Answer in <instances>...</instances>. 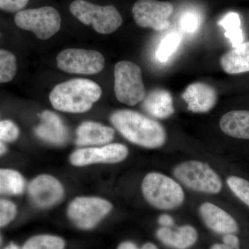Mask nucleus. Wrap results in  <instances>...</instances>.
<instances>
[{
	"instance_id": "nucleus-1",
	"label": "nucleus",
	"mask_w": 249,
	"mask_h": 249,
	"mask_svg": "<svg viewBox=\"0 0 249 249\" xmlns=\"http://www.w3.org/2000/svg\"><path fill=\"white\" fill-rule=\"evenodd\" d=\"M110 121L124 138L139 146L159 148L166 142V132L163 125L137 111H116L111 114Z\"/></svg>"
},
{
	"instance_id": "nucleus-2",
	"label": "nucleus",
	"mask_w": 249,
	"mask_h": 249,
	"mask_svg": "<svg viewBox=\"0 0 249 249\" xmlns=\"http://www.w3.org/2000/svg\"><path fill=\"white\" fill-rule=\"evenodd\" d=\"M102 95L101 87L89 79L76 78L57 85L49 94L54 109L69 113L89 111Z\"/></svg>"
},
{
	"instance_id": "nucleus-3",
	"label": "nucleus",
	"mask_w": 249,
	"mask_h": 249,
	"mask_svg": "<svg viewBox=\"0 0 249 249\" xmlns=\"http://www.w3.org/2000/svg\"><path fill=\"white\" fill-rule=\"evenodd\" d=\"M142 190L145 200L157 209H177L184 201V191L181 186L163 174H147L142 180Z\"/></svg>"
},
{
	"instance_id": "nucleus-4",
	"label": "nucleus",
	"mask_w": 249,
	"mask_h": 249,
	"mask_svg": "<svg viewBox=\"0 0 249 249\" xmlns=\"http://www.w3.org/2000/svg\"><path fill=\"white\" fill-rule=\"evenodd\" d=\"M70 11L80 22L92 26L98 34H112L123 24L122 16L112 5L100 6L87 0H74Z\"/></svg>"
},
{
	"instance_id": "nucleus-5",
	"label": "nucleus",
	"mask_w": 249,
	"mask_h": 249,
	"mask_svg": "<svg viewBox=\"0 0 249 249\" xmlns=\"http://www.w3.org/2000/svg\"><path fill=\"white\" fill-rule=\"evenodd\" d=\"M174 176L187 188L199 193L215 195L222 189V181L208 163L187 160L175 167Z\"/></svg>"
},
{
	"instance_id": "nucleus-6",
	"label": "nucleus",
	"mask_w": 249,
	"mask_h": 249,
	"mask_svg": "<svg viewBox=\"0 0 249 249\" xmlns=\"http://www.w3.org/2000/svg\"><path fill=\"white\" fill-rule=\"evenodd\" d=\"M114 92L121 103L134 106L145 97L140 67L134 62L123 60L114 67Z\"/></svg>"
},
{
	"instance_id": "nucleus-7",
	"label": "nucleus",
	"mask_w": 249,
	"mask_h": 249,
	"mask_svg": "<svg viewBox=\"0 0 249 249\" xmlns=\"http://www.w3.org/2000/svg\"><path fill=\"white\" fill-rule=\"evenodd\" d=\"M14 21L18 27L32 31L37 38L46 40L60 31L62 19L58 10L45 6L18 11Z\"/></svg>"
},
{
	"instance_id": "nucleus-8",
	"label": "nucleus",
	"mask_w": 249,
	"mask_h": 249,
	"mask_svg": "<svg viewBox=\"0 0 249 249\" xmlns=\"http://www.w3.org/2000/svg\"><path fill=\"white\" fill-rule=\"evenodd\" d=\"M112 210V204L98 197L76 198L69 206L67 214L72 222L84 230L96 227Z\"/></svg>"
},
{
	"instance_id": "nucleus-9",
	"label": "nucleus",
	"mask_w": 249,
	"mask_h": 249,
	"mask_svg": "<svg viewBox=\"0 0 249 249\" xmlns=\"http://www.w3.org/2000/svg\"><path fill=\"white\" fill-rule=\"evenodd\" d=\"M56 60L60 70L75 74H96L102 71L105 65L102 54L89 49H65L58 54Z\"/></svg>"
},
{
	"instance_id": "nucleus-10",
	"label": "nucleus",
	"mask_w": 249,
	"mask_h": 249,
	"mask_svg": "<svg viewBox=\"0 0 249 249\" xmlns=\"http://www.w3.org/2000/svg\"><path fill=\"white\" fill-rule=\"evenodd\" d=\"M134 22L142 28L163 31L170 26L173 4L159 0H137L132 7Z\"/></svg>"
},
{
	"instance_id": "nucleus-11",
	"label": "nucleus",
	"mask_w": 249,
	"mask_h": 249,
	"mask_svg": "<svg viewBox=\"0 0 249 249\" xmlns=\"http://www.w3.org/2000/svg\"><path fill=\"white\" fill-rule=\"evenodd\" d=\"M128 149L121 143L108 144L100 147L80 149L71 154L70 161L76 166L94 163H117L125 160Z\"/></svg>"
},
{
	"instance_id": "nucleus-12",
	"label": "nucleus",
	"mask_w": 249,
	"mask_h": 249,
	"mask_svg": "<svg viewBox=\"0 0 249 249\" xmlns=\"http://www.w3.org/2000/svg\"><path fill=\"white\" fill-rule=\"evenodd\" d=\"M29 193L36 206L47 209L60 202L63 197L64 188L53 177L42 175L31 181Z\"/></svg>"
},
{
	"instance_id": "nucleus-13",
	"label": "nucleus",
	"mask_w": 249,
	"mask_h": 249,
	"mask_svg": "<svg viewBox=\"0 0 249 249\" xmlns=\"http://www.w3.org/2000/svg\"><path fill=\"white\" fill-rule=\"evenodd\" d=\"M199 211L205 225L213 231L224 235L238 231L239 225L235 218L217 205L203 203Z\"/></svg>"
},
{
	"instance_id": "nucleus-14",
	"label": "nucleus",
	"mask_w": 249,
	"mask_h": 249,
	"mask_svg": "<svg viewBox=\"0 0 249 249\" xmlns=\"http://www.w3.org/2000/svg\"><path fill=\"white\" fill-rule=\"evenodd\" d=\"M183 101L188 110L194 113H206L215 106L217 91L211 85L203 83L190 85L182 93Z\"/></svg>"
},
{
	"instance_id": "nucleus-15",
	"label": "nucleus",
	"mask_w": 249,
	"mask_h": 249,
	"mask_svg": "<svg viewBox=\"0 0 249 249\" xmlns=\"http://www.w3.org/2000/svg\"><path fill=\"white\" fill-rule=\"evenodd\" d=\"M114 129L99 123L86 121L76 130V145L80 146L101 145L109 143L114 137Z\"/></svg>"
},
{
	"instance_id": "nucleus-16",
	"label": "nucleus",
	"mask_w": 249,
	"mask_h": 249,
	"mask_svg": "<svg viewBox=\"0 0 249 249\" xmlns=\"http://www.w3.org/2000/svg\"><path fill=\"white\" fill-rule=\"evenodd\" d=\"M42 124L36 129V134L42 140L53 144L66 142L68 132L62 119L55 113L45 111L41 114Z\"/></svg>"
},
{
	"instance_id": "nucleus-17",
	"label": "nucleus",
	"mask_w": 249,
	"mask_h": 249,
	"mask_svg": "<svg viewBox=\"0 0 249 249\" xmlns=\"http://www.w3.org/2000/svg\"><path fill=\"white\" fill-rule=\"evenodd\" d=\"M156 235L165 245L177 249L190 248L198 239L196 229L190 225L181 226L175 231L170 228L161 227L157 230Z\"/></svg>"
},
{
	"instance_id": "nucleus-18",
	"label": "nucleus",
	"mask_w": 249,
	"mask_h": 249,
	"mask_svg": "<svg viewBox=\"0 0 249 249\" xmlns=\"http://www.w3.org/2000/svg\"><path fill=\"white\" fill-rule=\"evenodd\" d=\"M142 107L147 114L160 119H167L175 112L172 95L165 89L150 91L142 100Z\"/></svg>"
},
{
	"instance_id": "nucleus-19",
	"label": "nucleus",
	"mask_w": 249,
	"mask_h": 249,
	"mask_svg": "<svg viewBox=\"0 0 249 249\" xmlns=\"http://www.w3.org/2000/svg\"><path fill=\"white\" fill-rule=\"evenodd\" d=\"M219 127L229 137L249 140V111L232 110L226 113L221 118Z\"/></svg>"
},
{
	"instance_id": "nucleus-20",
	"label": "nucleus",
	"mask_w": 249,
	"mask_h": 249,
	"mask_svg": "<svg viewBox=\"0 0 249 249\" xmlns=\"http://www.w3.org/2000/svg\"><path fill=\"white\" fill-rule=\"evenodd\" d=\"M220 65L229 74L249 71V41L242 42L224 53L220 59Z\"/></svg>"
},
{
	"instance_id": "nucleus-21",
	"label": "nucleus",
	"mask_w": 249,
	"mask_h": 249,
	"mask_svg": "<svg viewBox=\"0 0 249 249\" xmlns=\"http://www.w3.org/2000/svg\"><path fill=\"white\" fill-rule=\"evenodd\" d=\"M24 188L22 175L12 170L0 169V195H19Z\"/></svg>"
},
{
	"instance_id": "nucleus-22",
	"label": "nucleus",
	"mask_w": 249,
	"mask_h": 249,
	"mask_svg": "<svg viewBox=\"0 0 249 249\" xmlns=\"http://www.w3.org/2000/svg\"><path fill=\"white\" fill-rule=\"evenodd\" d=\"M226 30L225 36L232 43V47H235L242 43L244 37L241 29L240 16L236 13H229L219 22Z\"/></svg>"
},
{
	"instance_id": "nucleus-23",
	"label": "nucleus",
	"mask_w": 249,
	"mask_h": 249,
	"mask_svg": "<svg viewBox=\"0 0 249 249\" xmlns=\"http://www.w3.org/2000/svg\"><path fill=\"white\" fill-rule=\"evenodd\" d=\"M16 55L9 51L0 49V84L9 83L17 73Z\"/></svg>"
},
{
	"instance_id": "nucleus-24",
	"label": "nucleus",
	"mask_w": 249,
	"mask_h": 249,
	"mask_svg": "<svg viewBox=\"0 0 249 249\" xmlns=\"http://www.w3.org/2000/svg\"><path fill=\"white\" fill-rule=\"evenodd\" d=\"M65 241L57 236L40 235L34 236L26 242L22 249H64Z\"/></svg>"
},
{
	"instance_id": "nucleus-25",
	"label": "nucleus",
	"mask_w": 249,
	"mask_h": 249,
	"mask_svg": "<svg viewBox=\"0 0 249 249\" xmlns=\"http://www.w3.org/2000/svg\"><path fill=\"white\" fill-rule=\"evenodd\" d=\"M181 41V36L178 33L173 32L168 34L161 40L157 49L156 53L157 59L160 62L168 61V59L178 49Z\"/></svg>"
},
{
	"instance_id": "nucleus-26",
	"label": "nucleus",
	"mask_w": 249,
	"mask_h": 249,
	"mask_svg": "<svg viewBox=\"0 0 249 249\" xmlns=\"http://www.w3.org/2000/svg\"><path fill=\"white\" fill-rule=\"evenodd\" d=\"M227 183L231 191L240 201L249 207V181L237 176L227 178Z\"/></svg>"
},
{
	"instance_id": "nucleus-27",
	"label": "nucleus",
	"mask_w": 249,
	"mask_h": 249,
	"mask_svg": "<svg viewBox=\"0 0 249 249\" xmlns=\"http://www.w3.org/2000/svg\"><path fill=\"white\" fill-rule=\"evenodd\" d=\"M19 128L13 121H0V140L12 142L19 137Z\"/></svg>"
},
{
	"instance_id": "nucleus-28",
	"label": "nucleus",
	"mask_w": 249,
	"mask_h": 249,
	"mask_svg": "<svg viewBox=\"0 0 249 249\" xmlns=\"http://www.w3.org/2000/svg\"><path fill=\"white\" fill-rule=\"evenodd\" d=\"M16 207L14 203L0 200V227H4L16 217Z\"/></svg>"
},
{
	"instance_id": "nucleus-29",
	"label": "nucleus",
	"mask_w": 249,
	"mask_h": 249,
	"mask_svg": "<svg viewBox=\"0 0 249 249\" xmlns=\"http://www.w3.org/2000/svg\"><path fill=\"white\" fill-rule=\"evenodd\" d=\"M29 0H0V10L9 13H18L26 7Z\"/></svg>"
},
{
	"instance_id": "nucleus-30",
	"label": "nucleus",
	"mask_w": 249,
	"mask_h": 249,
	"mask_svg": "<svg viewBox=\"0 0 249 249\" xmlns=\"http://www.w3.org/2000/svg\"><path fill=\"white\" fill-rule=\"evenodd\" d=\"M180 24H181V29L185 32L192 34V33L196 32V29L199 27V19L196 15L192 14V13H188L181 17Z\"/></svg>"
},
{
	"instance_id": "nucleus-31",
	"label": "nucleus",
	"mask_w": 249,
	"mask_h": 249,
	"mask_svg": "<svg viewBox=\"0 0 249 249\" xmlns=\"http://www.w3.org/2000/svg\"><path fill=\"white\" fill-rule=\"evenodd\" d=\"M158 222L162 227L170 228L173 227L175 224V220L173 217L167 214L160 215L158 219Z\"/></svg>"
},
{
	"instance_id": "nucleus-32",
	"label": "nucleus",
	"mask_w": 249,
	"mask_h": 249,
	"mask_svg": "<svg viewBox=\"0 0 249 249\" xmlns=\"http://www.w3.org/2000/svg\"><path fill=\"white\" fill-rule=\"evenodd\" d=\"M211 249H240V246H231L226 244H214L211 247Z\"/></svg>"
},
{
	"instance_id": "nucleus-33",
	"label": "nucleus",
	"mask_w": 249,
	"mask_h": 249,
	"mask_svg": "<svg viewBox=\"0 0 249 249\" xmlns=\"http://www.w3.org/2000/svg\"><path fill=\"white\" fill-rule=\"evenodd\" d=\"M117 249H139L135 244L132 242H124L118 247Z\"/></svg>"
},
{
	"instance_id": "nucleus-34",
	"label": "nucleus",
	"mask_w": 249,
	"mask_h": 249,
	"mask_svg": "<svg viewBox=\"0 0 249 249\" xmlns=\"http://www.w3.org/2000/svg\"><path fill=\"white\" fill-rule=\"evenodd\" d=\"M140 249H159V248L155 244L152 243V242H147V243L144 244Z\"/></svg>"
},
{
	"instance_id": "nucleus-35",
	"label": "nucleus",
	"mask_w": 249,
	"mask_h": 249,
	"mask_svg": "<svg viewBox=\"0 0 249 249\" xmlns=\"http://www.w3.org/2000/svg\"><path fill=\"white\" fill-rule=\"evenodd\" d=\"M6 151V147L2 142L0 141V155H3Z\"/></svg>"
},
{
	"instance_id": "nucleus-36",
	"label": "nucleus",
	"mask_w": 249,
	"mask_h": 249,
	"mask_svg": "<svg viewBox=\"0 0 249 249\" xmlns=\"http://www.w3.org/2000/svg\"><path fill=\"white\" fill-rule=\"evenodd\" d=\"M4 249H19L17 246L14 245V244H11V245L6 247V248Z\"/></svg>"
}]
</instances>
